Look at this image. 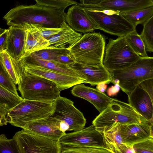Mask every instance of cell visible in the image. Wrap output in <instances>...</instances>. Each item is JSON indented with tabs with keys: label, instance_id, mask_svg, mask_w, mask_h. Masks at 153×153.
<instances>
[{
	"label": "cell",
	"instance_id": "obj_1",
	"mask_svg": "<svg viewBox=\"0 0 153 153\" xmlns=\"http://www.w3.org/2000/svg\"><path fill=\"white\" fill-rule=\"evenodd\" d=\"M65 9L51 7L36 4L20 5L11 9L3 17L10 27L25 24H38L57 28L66 22Z\"/></svg>",
	"mask_w": 153,
	"mask_h": 153
},
{
	"label": "cell",
	"instance_id": "obj_2",
	"mask_svg": "<svg viewBox=\"0 0 153 153\" xmlns=\"http://www.w3.org/2000/svg\"><path fill=\"white\" fill-rule=\"evenodd\" d=\"M98 131L103 133L116 124H149V122L128 103L114 99L93 121Z\"/></svg>",
	"mask_w": 153,
	"mask_h": 153
},
{
	"label": "cell",
	"instance_id": "obj_3",
	"mask_svg": "<svg viewBox=\"0 0 153 153\" xmlns=\"http://www.w3.org/2000/svg\"><path fill=\"white\" fill-rule=\"evenodd\" d=\"M110 73L111 82L118 84L128 95L141 82L153 78V57L141 56L128 67Z\"/></svg>",
	"mask_w": 153,
	"mask_h": 153
},
{
	"label": "cell",
	"instance_id": "obj_4",
	"mask_svg": "<svg viewBox=\"0 0 153 153\" xmlns=\"http://www.w3.org/2000/svg\"><path fill=\"white\" fill-rule=\"evenodd\" d=\"M105 38L100 33H88L69 49L75 62L83 65L99 66L103 64Z\"/></svg>",
	"mask_w": 153,
	"mask_h": 153
},
{
	"label": "cell",
	"instance_id": "obj_5",
	"mask_svg": "<svg viewBox=\"0 0 153 153\" xmlns=\"http://www.w3.org/2000/svg\"><path fill=\"white\" fill-rule=\"evenodd\" d=\"M55 107L54 101L24 99L8 112L7 122L22 129L34 121L51 116Z\"/></svg>",
	"mask_w": 153,
	"mask_h": 153
},
{
	"label": "cell",
	"instance_id": "obj_6",
	"mask_svg": "<svg viewBox=\"0 0 153 153\" xmlns=\"http://www.w3.org/2000/svg\"><path fill=\"white\" fill-rule=\"evenodd\" d=\"M22 71V79L18 85V90L24 99L54 101L60 96L61 91L53 82Z\"/></svg>",
	"mask_w": 153,
	"mask_h": 153
},
{
	"label": "cell",
	"instance_id": "obj_7",
	"mask_svg": "<svg viewBox=\"0 0 153 153\" xmlns=\"http://www.w3.org/2000/svg\"><path fill=\"white\" fill-rule=\"evenodd\" d=\"M82 6L99 30L118 37L125 36L136 31V27L118 11L94 7Z\"/></svg>",
	"mask_w": 153,
	"mask_h": 153
},
{
	"label": "cell",
	"instance_id": "obj_8",
	"mask_svg": "<svg viewBox=\"0 0 153 153\" xmlns=\"http://www.w3.org/2000/svg\"><path fill=\"white\" fill-rule=\"evenodd\" d=\"M140 57L132 50L125 36L110 38L105 48L103 64L111 72L128 67Z\"/></svg>",
	"mask_w": 153,
	"mask_h": 153
},
{
	"label": "cell",
	"instance_id": "obj_9",
	"mask_svg": "<svg viewBox=\"0 0 153 153\" xmlns=\"http://www.w3.org/2000/svg\"><path fill=\"white\" fill-rule=\"evenodd\" d=\"M16 142L20 153H61L62 145L59 140L51 139L24 129L13 137Z\"/></svg>",
	"mask_w": 153,
	"mask_h": 153
},
{
	"label": "cell",
	"instance_id": "obj_10",
	"mask_svg": "<svg viewBox=\"0 0 153 153\" xmlns=\"http://www.w3.org/2000/svg\"><path fill=\"white\" fill-rule=\"evenodd\" d=\"M54 102L55 109L51 116L68 126L69 131H76L85 128L86 120L73 101L60 96Z\"/></svg>",
	"mask_w": 153,
	"mask_h": 153
},
{
	"label": "cell",
	"instance_id": "obj_11",
	"mask_svg": "<svg viewBox=\"0 0 153 153\" xmlns=\"http://www.w3.org/2000/svg\"><path fill=\"white\" fill-rule=\"evenodd\" d=\"M61 144L69 145L109 149L103 133L98 131L92 124L80 130L65 133L59 140Z\"/></svg>",
	"mask_w": 153,
	"mask_h": 153
},
{
	"label": "cell",
	"instance_id": "obj_12",
	"mask_svg": "<svg viewBox=\"0 0 153 153\" xmlns=\"http://www.w3.org/2000/svg\"><path fill=\"white\" fill-rule=\"evenodd\" d=\"M18 63L23 71L53 82L61 91L76 85L85 83L83 79L60 73L46 68L19 62Z\"/></svg>",
	"mask_w": 153,
	"mask_h": 153
},
{
	"label": "cell",
	"instance_id": "obj_13",
	"mask_svg": "<svg viewBox=\"0 0 153 153\" xmlns=\"http://www.w3.org/2000/svg\"><path fill=\"white\" fill-rule=\"evenodd\" d=\"M66 22L76 32L86 33L99 29L94 22L79 4L69 8L65 16Z\"/></svg>",
	"mask_w": 153,
	"mask_h": 153
},
{
	"label": "cell",
	"instance_id": "obj_14",
	"mask_svg": "<svg viewBox=\"0 0 153 153\" xmlns=\"http://www.w3.org/2000/svg\"><path fill=\"white\" fill-rule=\"evenodd\" d=\"M6 51L17 62L25 55L26 30L24 25H14L8 28Z\"/></svg>",
	"mask_w": 153,
	"mask_h": 153
},
{
	"label": "cell",
	"instance_id": "obj_15",
	"mask_svg": "<svg viewBox=\"0 0 153 153\" xmlns=\"http://www.w3.org/2000/svg\"><path fill=\"white\" fill-rule=\"evenodd\" d=\"M69 66L83 77L85 83L94 85L101 82L109 84L112 81L111 73L103 64L99 66H94L75 62Z\"/></svg>",
	"mask_w": 153,
	"mask_h": 153
},
{
	"label": "cell",
	"instance_id": "obj_16",
	"mask_svg": "<svg viewBox=\"0 0 153 153\" xmlns=\"http://www.w3.org/2000/svg\"><path fill=\"white\" fill-rule=\"evenodd\" d=\"M71 91L74 96L89 102L100 113L106 108L114 99L97 89L86 86L82 83L74 86Z\"/></svg>",
	"mask_w": 153,
	"mask_h": 153
},
{
	"label": "cell",
	"instance_id": "obj_17",
	"mask_svg": "<svg viewBox=\"0 0 153 153\" xmlns=\"http://www.w3.org/2000/svg\"><path fill=\"white\" fill-rule=\"evenodd\" d=\"M22 129L56 140L66 133L60 129V122L51 116L34 121Z\"/></svg>",
	"mask_w": 153,
	"mask_h": 153
},
{
	"label": "cell",
	"instance_id": "obj_18",
	"mask_svg": "<svg viewBox=\"0 0 153 153\" xmlns=\"http://www.w3.org/2000/svg\"><path fill=\"white\" fill-rule=\"evenodd\" d=\"M119 129L124 142L128 145H133L151 136L149 124L119 123Z\"/></svg>",
	"mask_w": 153,
	"mask_h": 153
},
{
	"label": "cell",
	"instance_id": "obj_19",
	"mask_svg": "<svg viewBox=\"0 0 153 153\" xmlns=\"http://www.w3.org/2000/svg\"><path fill=\"white\" fill-rule=\"evenodd\" d=\"M153 6L152 0H105L92 7L119 12L120 13L141 9Z\"/></svg>",
	"mask_w": 153,
	"mask_h": 153
},
{
	"label": "cell",
	"instance_id": "obj_20",
	"mask_svg": "<svg viewBox=\"0 0 153 153\" xmlns=\"http://www.w3.org/2000/svg\"><path fill=\"white\" fill-rule=\"evenodd\" d=\"M128 96V103L150 123L153 116V107L148 93L138 86Z\"/></svg>",
	"mask_w": 153,
	"mask_h": 153
},
{
	"label": "cell",
	"instance_id": "obj_21",
	"mask_svg": "<svg viewBox=\"0 0 153 153\" xmlns=\"http://www.w3.org/2000/svg\"><path fill=\"white\" fill-rule=\"evenodd\" d=\"M82 35L72 28L67 24L59 33L47 39L48 46L45 48L69 49Z\"/></svg>",
	"mask_w": 153,
	"mask_h": 153
},
{
	"label": "cell",
	"instance_id": "obj_22",
	"mask_svg": "<svg viewBox=\"0 0 153 153\" xmlns=\"http://www.w3.org/2000/svg\"><path fill=\"white\" fill-rule=\"evenodd\" d=\"M119 124L103 133L108 148L112 153H135L133 145H128L124 142L120 133Z\"/></svg>",
	"mask_w": 153,
	"mask_h": 153
},
{
	"label": "cell",
	"instance_id": "obj_23",
	"mask_svg": "<svg viewBox=\"0 0 153 153\" xmlns=\"http://www.w3.org/2000/svg\"><path fill=\"white\" fill-rule=\"evenodd\" d=\"M19 62L30 65L42 66L60 73L85 80L83 77L81 75L68 65L53 61L33 58L29 56L23 58Z\"/></svg>",
	"mask_w": 153,
	"mask_h": 153
},
{
	"label": "cell",
	"instance_id": "obj_24",
	"mask_svg": "<svg viewBox=\"0 0 153 153\" xmlns=\"http://www.w3.org/2000/svg\"><path fill=\"white\" fill-rule=\"evenodd\" d=\"M24 99L0 86V125L7 124L8 112L16 107Z\"/></svg>",
	"mask_w": 153,
	"mask_h": 153
},
{
	"label": "cell",
	"instance_id": "obj_25",
	"mask_svg": "<svg viewBox=\"0 0 153 153\" xmlns=\"http://www.w3.org/2000/svg\"><path fill=\"white\" fill-rule=\"evenodd\" d=\"M23 25L25 27L26 30L25 57L33 52L45 48L48 45V41L29 24H25Z\"/></svg>",
	"mask_w": 153,
	"mask_h": 153
},
{
	"label": "cell",
	"instance_id": "obj_26",
	"mask_svg": "<svg viewBox=\"0 0 153 153\" xmlns=\"http://www.w3.org/2000/svg\"><path fill=\"white\" fill-rule=\"evenodd\" d=\"M0 62L15 84H19L23 72L18 63L5 50L0 52Z\"/></svg>",
	"mask_w": 153,
	"mask_h": 153
},
{
	"label": "cell",
	"instance_id": "obj_27",
	"mask_svg": "<svg viewBox=\"0 0 153 153\" xmlns=\"http://www.w3.org/2000/svg\"><path fill=\"white\" fill-rule=\"evenodd\" d=\"M120 13L126 19L136 27L138 24H143L153 16V6Z\"/></svg>",
	"mask_w": 153,
	"mask_h": 153
},
{
	"label": "cell",
	"instance_id": "obj_28",
	"mask_svg": "<svg viewBox=\"0 0 153 153\" xmlns=\"http://www.w3.org/2000/svg\"><path fill=\"white\" fill-rule=\"evenodd\" d=\"M70 52L69 49L44 48L33 52L28 56L33 58L55 62L58 56Z\"/></svg>",
	"mask_w": 153,
	"mask_h": 153
},
{
	"label": "cell",
	"instance_id": "obj_29",
	"mask_svg": "<svg viewBox=\"0 0 153 153\" xmlns=\"http://www.w3.org/2000/svg\"><path fill=\"white\" fill-rule=\"evenodd\" d=\"M125 37L128 44L136 53L141 56H148L144 43L140 35L137 31L127 34Z\"/></svg>",
	"mask_w": 153,
	"mask_h": 153
},
{
	"label": "cell",
	"instance_id": "obj_30",
	"mask_svg": "<svg viewBox=\"0 0 153 153\" xmlns=\"http://www.w3.org/2000/svg\"><path fill=\"white\" fill-rule=\"evenodd\" d=\"M61 145V153H111L108 150L103 148L69 145Z\"/></svg>",
	"mask_w": 153,
	"mask_h": 153
},
{
	"label": "cell",
	"instance_id": "obj_31",
	"mask_svg": "<svg viewBox=\"0 0 153 153\" xmlns=\"http://www.w3.org/2000/svg\"><path fill=\"white\" fill-rule=\"evenodd\" d=\"M143 25L140 36L144 43L146 51L153 52V16Z\"/></svg>",
	"mask_w": 153,
	"mask_h": 153
},
{
	"label": "cell",
	"instance_id": "obj_32",
	"mask_svg": "<svg viewBox=\"0 0 153 153\" xmlns=\"http://www.w3.org/2000/svg\"><path fill=\"white\" fill-rule=\"evenodd\" d=\"M0 65V86L15 94L18 95L16 84L3 65L1 63Z\"/></svg>",
	"mask_w": 153,
	"mask_h": 153
},
{
	"label": "cell",
	"instance_id": "obj_33",
	"mask_svg": "<svg viewBox=\"0 0 153 153\" xmlns=\"http://www.w3.org/2000/svg\"><path fill=\"white\" fill-rule=\"evenodd\" d=\"M67 23L65 22L59 27H49L34 24H29L34 29L38 32L43 37L47 39L61 32Z\"/></svg>",
	"mask_w": 153,
	"mask_h": 153
},
{
	"label": "cell",
	"instance_id": "obj_34",
	"mask_svg": "<svg viewBox=\"0 0 153 153\" xmlns=\"http://www.w3.org/2000/svg\"><path fill=\"white\" fill-rule=\"evenodd\" d=\"M0 152L2 153H20L17 144L13 138L7 139L5 135L0 136Z\"/></svg>",
	"mask_w": 153,
	"mask_h": 153
},
{
	"label": "cell",
	"instance_id": "obj_35",
	"mask_svg": "<svg viewBox=\"0 0 153 153\" xmlns=\"http://www.w3.org/2000/svg\"><path fill=\"white\" fill-rule=\"evenodd\" d=\"M36 4L47 7L59 9H65L72 5L78 3L73 0H35Z\"/></svg>",
	"mask_w": 153,
	"mask_h": 153
},
{
	"label": "cell",
	"instance_id": "obj_36",
	"mask_svg": "<svg viewBox=\"0 0 153 153\" xmlns=\"http://www.w3.org/2000/svg\"><path fill=\"white\" fill-rule=\"evenodd\" d=\"M136 153H153V138L151 136L133 145Z\"/></svg>",
	"mask_w": 153,
	"mask_h": 153
},
{
	"label": "cell",
	"instance_id": "obj_37",
	"mask_svg": "<svg viewBox=\"0 0 153 153\" xmlns=\"http://www.w3.org/2000/svg\"><path fill=\"white\" fill-rule=\"evenodd\" d=\"M138 86L144 89L149 94L153 107V78L146 80L140 83ZM151 126H153V114L150 122Z\"/></svg>",
	"mask_w": 153,
	"mask_h": 153
},
{
	"label": "cell",
	"instance_id": "obj_38",
	"mask_svg": "<svg viewBox=\"0 0 153 153\" xmlns=\"http://www.w3.org/2000/svg\"><path fill=\"white\" fill-rule=\"evenodd\" d=\"M54 62L69 65L74 63L75 61L70 51L59 55Z\"/></svg>",
	"mask_w": 153,
	"mask_h": 153
},
{
	"label": "cell",
	"instance_id": "obj_39",
	"mask_svg": "<svg viewBox=\"0 0 153 153\" xmlns=\"http://www.w3.org/2000/svg\"><path fill=\"white\" fill-rule=\"evenodd\" d=\"M8 29L0 28V52L6 49Z\"/></svg>",
	"mask_w": 153,
	"mask_h": 153
},
{
	"label": "cell",
	"instance_id": "obj_40",
	"mask_svg": "<svg viewBox=\"0 0 153 153\" xmlns=\"http://www.w3.org/2000/svg\"><path fill=\"white\" fill-rule=\"evenodd\" d=\"M120 88L119 84H115L114 85L108 88L107 91V94L109 96L116 95L120 91Z\"/></svg>",
	"mask_w": 153,
	"mask_h": 153
},
{
	"label": "cell",
	"instance_id": "obj_41",
	"mask_svg": "<svg viewBox=\"0 0 153 153\" xmlns=\"http://www.w3.org/2000/svg\"><path fill=\"white\" fill-rule=\"evenodd\" d=\"M105 0H79L81 6H91L98 4Z\"/></svg>",
	"mask_w": 153,
	"mask_h": 153
},
{
	"label": "cell",
	"instance_id": "obj_42",
	"mask_svg": "<svg viewBox=\"0 0 153 153\" xmlns=\"http://www.w3.org/2000/svg\"><path fill=\"white\" fill-rule=\"evenodd\" d=\"M107 84L104 82H101L97 85L96 88L100 91L104 93L107 88Z\"/></svg>",
	"mask_w": 153,
	"mask_h": 153
},
{
	"label": "cell",
	"instance_id": "obj_43",
	"mask_svg": "<svg viewBox=\"0 0 153 153\" xmlns=\"http://www.w3.org/2000/svg\"><path fill=\"white\" fill-rule=\"evenodd\" d=\"M153 134V126H151V134L152 135Z\"/></svg>",
	"mask_w": 153,
	"mask_h": 153
},
{
	"label": "cell",
	"instance_id": "obj_44",
	"mask_svg": "<svg viewBox=\"0 0 153 153\" xmlns=\"http://www.w3.org/2000/svg\"><path fill=\"white\" fill-rule=\"evenodd\" d=\"M152 1H153V0H152Z\"/></svg>",
	"mask_w": 153,
	"mask_h": 153
}]
</instances>
